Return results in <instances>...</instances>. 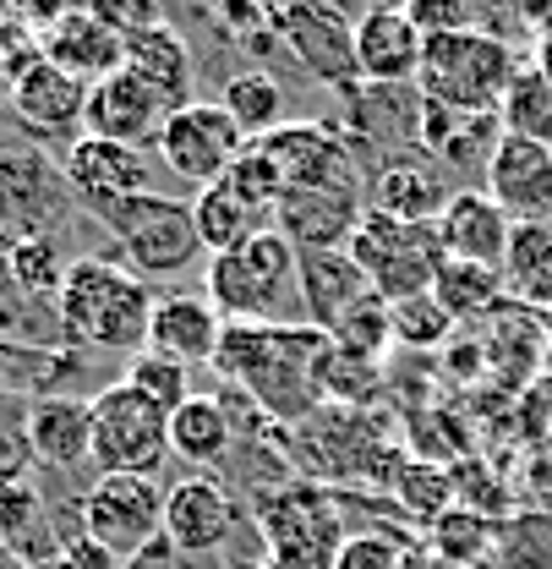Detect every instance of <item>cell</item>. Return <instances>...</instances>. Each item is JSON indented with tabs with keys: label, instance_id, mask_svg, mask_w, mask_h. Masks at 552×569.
<instances>
[{
	"label": "cell",
	"instance_id": "6da1fadb",
	"mask_svg": "<svg viewBox=\"0 0 552 569\" xmlns=\"http://www.w3.org/2000/svg\"><path fill=\"white\" fill-rule=\"evenodd\" d=\"M323 351L329 335L312 323H224L213 372L235 383L269 422L301 427L312 411H323Z\"/></svg>",
	"mask_w": 552,
	"mask_h": 569
},
{
	"label": "cell",
	"instance_id": "7a4b0ae2",
	"mask_svg": "<svg viewBox=\"0 0 552 569\" xmlns=\"http://www.w3.org/2000/svg\"><path fill=\"white\" fill-rule=\"evenodd\" d=\"M153 290L116 258H71L61 296H56V329L71 351H127L148 346Z\"/></svg>",
	"mask_w": 552,
	"mask_h": 569
},
{
	"label": "cell",
	"instance_id": "3957f363",
	"mask_svg": "<svg viewBox=\"0 0 552 569\" xmlns=\"http://www.w3.org/2000/svg\"><path fill=\"white\" fill-rule=\"evenodd\" d=\"M203 296L224 323H307L301 312V252L274 224L235 252L208 258Z\"/></svg>",
	"mask_w": 552,
	"mask_h": 569
},
{
	"label": "cell",
	"instance_id": "277c9868",
	"mask_svg": "<svg viewBox=\"0 0 552 569\" xmlns=\"http://www.w3.org/2000/svg\"><path fill=\"white\" fill-rule=\"evenodd\" d=\"M514 50L503 33L492 28H460V33H438L421 50V71H415V93L438 99L460 116H498L509 82H514Z\"/></svg>",
	"mask_w": 552,
	"mask_h": 569
},
{
	"label": "cell",
	"instance_id": "5b68a950",
	"mask_svg": "<svg viewBox=\"0 0 552 569\" xmlns=\"http://www.w3.org/2000/svg\"><path fill=\"white\" fill-rule=\"evenodd\" d=\"M252 520H258L269 559L284 569H334V553L350 537L340 493L312 477L252 493Z\"/></svg>",
	"mask_w": 552,
	"mask_h": 569
},
{
	"label": "cell",
	"instance_id": "8992f818",
	"mask_svg": "<svg viewBox=\"0 0 552 569\" xmlns=\"http://www.w3.org/2000/svg\"><path fill=\"white\" fill-rule=\"evenodd\" d=\"M99 224L116 241V263H127L138 280H175L203 252L198 224H192V203L164 198V192H142L121 209L99 213Z\"/></svg>",
	"mask_w": 552,
	"mask_h": 569
},
{
	"label": "cell",
	"instance_id": "52a82bcc",
	"mask_svg": "<svg viewBox=\"0 0 552 569\" xmlns=\"http://www.w3.org/2000/svg\"><path fill=\"white\" fill-rule=\"evenodd\" d=\"M93 466L99 477H159L170 460V411L138 395L127 378L104 383L93 400Z\"/></svg>",
	"mask_w": 552,
	"mask_h": 569
},
{
	"label": "cell",
	"instance_id": "ba28073f",
	"mask_svg": "<svg viewBox=\"0 0 552 569\" xmlns=\"http://www.w3.org/2000/svg\"><path fill=\"white\" fill-rule=\"evenodd\" d=\"M345 252L355 258V269L367 274L372 296H383L389 307L405 301V296L432 290L438 269H443V241H438L432 224H411V219H394V213H378V209L361 213Z\"/></svg>",
	"mask_w": 552,
	"mask_h": 569
},
{
	"label": "cell",
	"instance_id": "9c48e42d",
	"mask_svg": "<svg viewBox=\"0 0 552 569\" xmlns=\"http://www.w3.org/2000/svg\"><path fill=\"white\" fill-rule=\"evenodd\" d=\"M284 176V192H361L367 198V170L361 153L334 121H284L269 138H258Z\"/></svg>",
	"mask_w": 552,
	"mask_h": 569
},
{
	"label": "cell",
	"instance_id": "30bf717a",
	"mask_svg": "<svg viewBox=\"0 0 552 569\" xmlns=\"http://www.w3.org/2000/svg\"><path fill=\"white\" fill-rule=\"evenodd\" d=\"M274 39L295 56V67L318 77L323 88L355 93V17H345L334 0H279L274 6Z\"/></svg>",
	"mask_w": 552,
	"mask_h": 569
},
{
	"label": "cell",
	"instance_id": "8fae6325",
	"mask_svg": "<svg viewBox=\"0 0 552 569\" xmlns=\"http://www.w3.org/2000/svg\"><path fill=\"white\" fill-rule=\"evenodd\" d=\"M247 132L235 127V116L219 104V99H192V104H181L170 121H164V132H159V159H164V170L175 176V181H187V187H213V181H224L230 176V164L247 153Z\"/></svg>",
	"mask_w": 552,
	"mask_h": 569
},
{
	"label": "cell",
	"instance_id": "7c38bea8",
	"mask_svg": "<svg viewBox=\"0 0 552 569\" xmlns=\"http://www.w3.org/2000/svg\"><path fill=\"white\" fill-rule=\"evenodd\" d=\"M77 526L104 542L116 559H138L164 537V488L159 477H99L77 498Z\"/></svg>",
	"mask_w": 552,
	"mask_h": 569
},
{
	"label": "cell",
	"instance_id": "4fadbf2b",
	"mask_svg": "<svg viewBox=\"0 0 552 569\" xmlns=\"http://www.w3.org/2000/svg\"><path fill=\"white\" fill-rule=\"evenodd\" d=\"M61 170L33 148H0V252L33 236H56V219L67 203Z\"/></svg>",
	"mask_w": 552,
	"mask_h": 569
},
{
	"label": "cell",
	"instance_id": "5bb4252c",
	"mask_svg": "<svg viewBox=\"0 0 552 569\" xmlns=\"http://www.w3.org/2000/svg\"><path fill=\"white\" fill-rule=\"evenodd\" d=\"M170 116H175V104L153 82H142L132 67H121V71H110L104 82L88 88L82 132L88 138H104V142H127V148L148 153V142H159Z\"/></svg>",
	"mask_w": 552,
	"mask_h": 569
},
{
	"label": "cell",
	"instance_id": "9a60e30c",
	"mask_svg": "<svg viewBox=\"0 0 552 569\" xmlns=\"http://www.w3.org/2000/svg\"><path fill=\"white\" fill-rule=\"evenodd\" d=\"M61 181H67L71 198L99 219V213L121 209V203H132V198L148 192V153L82 132L67 148V159H61Z\"/></svg>",
	"mask_w": 552,
	"mask_h": 569
},
{
	"label": "cell",
	"instance_id": "2e32d148",
	"mask_svg": "<svg viewBox=\"0 0 552 569\" xmlns=\"http://www.w3.org/2000/svg\"><path fill=\"white\" fill-rule=\"evenodd\" d=\"M235 526H241V509L213 471H187L175 488H164V542L181 559L219 553L235 537Z\"/></svg>",
	"mask_w": 552,
	"mask_h": 569
},
{
	"label": "cell",
	"instance_id": "e0dca14e",
	"mask_svg": "<svg viewBox=\"0 0 552 569\" xmlns=\"http://www.w3.org/2000/svg\"><path fill=\"white\" fill-rule=\"evenodd\" d=\"M421 28L405 17L400 0H378L355 17V71L372 88H415L421 71Z\"/></svg>",
	"mask_w": 552,
	"mask_h": 569
},
{
	"label": "cell",
	"instance_id": "ac0fdd59",
	"mask_svg": "<svg viewBox=\"0 0 552 569\" xmlns=\"http://www.w3.org/2000/svg\"><path fill=\"white\" fill-rule=\"evenodd\" d=\"M482 192L498 209L514 213V219H548L552 213V148L503 132L498 148H492V159H486Z\"/></svg>",
	"mask_w": 552,
	"mask_h": 569
},
{
	"label": "cell",
	"instance_id": "d6986e66",
	"mask_svg": "<svg viewBox=\"0 0 552 569\" xmlns=\"http://www.w3.org/2000/svg\"><path fill=\"white\" fill-rule=\"evenodd\" d=\"M514 213L498 209L482 187H460L449 198V209L438 213V241H443V258H460V263H482L503 274V258H509V241H514Z\"/></svg>",
	"mask_w": 552,
	"mask_h": 569
},
{
	"label": "cell",
	"instance_id": "ffe728a7",
	"mask_svg": "<svg viewBox=\"0 0 552 569\" xmlns=\"http://www.w3.org/2000/svg\"><path fill=\"white\" fill-rule=\"evenodd\" d=\"M219 340H224V318L208 296H159L153 301V318H148V346L142 351H159L181 367H213L219 356Z\"/></svg>",
	"mask_w": 552,
	"mask_h": 569
},
{
	"label": "cell",
	"instance_id": "44dd1931",
	"mask_svg": "<svg viewBox=\"0 0 552 569\" xmlns=\"http://www.w3.org/2000/svg\"><path fill=\"white\" fill-rule=\"evenodd\" d=\"M454 187L443 176V164H432L426 153H389L372 170V198L367 209L411 219V224H438V213L449 209Z\"/></svg>",
	"mask_w": 552,
	"mask_h": 569
},
{
	"label": "cell",
	"instance_id": "7402d4cb",
	"mask_svg": "<svg viewBox=\"0 0 552 569\" xmlns=\"http://www.w3.org/2000/svg\"><path fill=\"white\" fill-rule=\"evenodd\" d=\"M367 213L361 192H284L274 209V230L295 252H340L350 247Z\"/></svg>",
	"mask_w": 552,
	"mask_h": 569
},
{
	"label": "cell",
	"instance_id": "603a6c76",
	"mask_svg": "<svg viewBox=\"0 0 552 569\" xmlns=\"http://www.w3.org/2000/svg\"><path fill=\"white\" fill-rule=\"evenodd\" d=\"M11 116L17 127H28L33 138H61V132H82V110H88V82H77L71 71L33 61L11 88Z\"/></svg>",
	"mask_w": 552,
	"mask_h": 569
},
{
	"label": "cell",
	"instance_id": "cb8c5ba5",
	"mask_svg": "<svg viewBox=\"0 0 552 569\" xmlns=\"http://www.w3.org/2000/svg\"><path fill=\"white\" fill-rule=\"evenodd\" d=\"M39 50H44V61L50 67L71 71L77 82H104L110 71L127 67V39L121 33H110L99 17H88L82 6H71L61 22H50L44 33H39Z\"/></svg>",
	"mask_w": 552,
	"mask_h": 569
},
{
	"label": "cell",
	"instance_id": "d4e9b609",
	"mask_svg": "<svg viewBox=\"0 0 552 569\" xmlns=\"http://www.w3.org/2000/svg\"><path fill=\"white\" fill-rule=\"evenodd\" d=\"M28 460L50 471H77L93 460V411L77 395H39L28 400Z\"/></svg>",
	"mask_w": 552,
	"mask_h": 569
},
{
	"label": "cell",
	"instance_id": "484cf974",
	"mask_svg": "<svg viewBox=\"0 0 552 569\" xmlns=\"http://www.w3.org/2000/svg\"><path fill=\"white\" fill-rule=\"evenodd\" d=\"M50 509L44 493L28 471H0V553H11L17 565H50L61 553V537L44 531Z\"/></svg>",
	"mask_w": 552,
	"mask_h": 569
},
{
	"label": "cell",
	"instance_id": "4316f807",
	"mask_svg": "<svg viewBox=\"0 0 552 569\" xmlns=\"http://www.w3.org/2000/svg\"><path fill=\"white\" fill-rule=\"evenodd\" d=\"M361 296H372V284L345 247L340 252H301V312L312 329L329 335Z\"/></svg>",
	"mask_w": 552,
	"mask_h": 569
},
{
	"label": "cell",
	"instance_id": "83f0119b",
	"mask_svg": "<svg viewBox=\"0 0 552 569\" xmlns=\"http://www.w3.org/2000/svg\"><path fill=\"white\" fill-rule=\"evenodd\" d=\"M235 449V411L213 395H192L187 406L170 411V455L187 460L192 471L219 466Z\"/></svg>",
	"mask_w": 552,
	"mask_h": 569
},
{
	"label": "cell",
	"instance_id": "f1b7e54d",
	"mask_svg": "<svg viewBox=\"0 0 552 569\" xmlns=\"http://www.w3.org/2000/svg\"><path fill=\"white\" fill-rule=\"evenodd\" d=\"M127 67L138 71L142 82H153L175 110H181V104H192L198 61H192V44H187L170 22L148 28V33H138V39H127Z\"/></svg>",
	"mask_w": 552,
	"mask_h": 569
},
{
	"label": "cell",
	"instance_id": "f546056e",
	"mask_svg": "<svg viewBox=\"0 0 552 569\" xmlns=\"http://www.w3.org/2000/svg\"><path fill=\"white\" fill-rule=\"evenodd\" d=\"M503 284L520 307L552 312V219H520L509 258H503Z\"/></svg>",
	"mask_w": 552,
	"mask_h": 569
},
{
	"label": "cell",
	"instance_id": "4dcf8cb0",
	"mask_svg": "<svg viewBox=\"0 0 552 569\" xmlns=\"http://www.w3.org/2000/svg\"><path fill=\"white\" fill-rule=\"evenodd\" d=\"M192 224H198L203 252L208 258H219V252H235V247H247L252 236H263L274 219L258 213L252 203H241L224 181H213V187H203V192L192 198Z\"/></svg>",
	"mask_w": 552,
	"mask_h": 569
},
{
	"label": "cell",
	"instance_id": "1f68e13d",
	"mask_svg": "<svg viewBox=\"0 0 552 569\" xmlns=\"http://www.w3.org/2000/svg\"><path fill=\"white\" fill-rule=\"evenodd\" d=\"M432 296L443 301V312L454 318V329H460V323L482 329L486 318L509 301V284H503V274H498V269L443 258V269H438V280H432Z\"/></svg>",
	"mask_w": 552,
	"mask_h": 569
},
{
	"label": "cell",
	"instance_id": "d6a6232c",
	"mask_svg": "<svg viewBox=\"0 0 552 569\" xmlns=\"http://www.w3.org/2000/svg\"><path fill=\"white\" fill-rule=\"evenodd\" d=\"M498 121L514 138H531L552 148V71L542 61H520L503 104H498Z\"/></svg>",
	"mask_w": 552,
	"mask_h": 569
},
{
	"label": "cell",
	"instance_id": "836d02e7",
	"mask_svg": "<svg viewBox=\"0 0 552 569\" xmlns=\"http://www.w3.org/2000/svg\"><path fill=\"white\" fill-rule=\"evenodd\" d=\"M394 503H400V515L415 520V526H432L438 515H449L454 503H460V488H454V466H443V460H426V455H411L405 466H400V477H394Z\"/></svg>",
	"mask_w": 552,
	"mask_h": 569
},
{
	"label": "cell",
	"instance_id": "e575fe53",
	"mask_svg": "<svg viewBox=\"0 0 552 569\" xmlns=\"http://www.w3.org/2000/svg\"><path fill=\"white\" fill-rule=\"evenodd\" d=\"M219 104L235 116V127H241L252 142L269 138L274 127H284V88H279V77H269V71H258V67L230 71Z\"/></svg>",
	"mask_w": 552,
	"mask_h": 569
},
{
	"label": "cell",
	"instance_id": "d590c367",
	"mask_svg": "<svg viewBox=\"0 0 552 569\" xmlns=\"http://www.w3.org/2000/svg\"><path fill=\"white\" fill-rule=\"evenodd\" d=\"M482 569H552V509L503 515Z\"/></svg>",
	"mask_w": 552,
	"mask_h": 569
},
{
	"label": "cell",
	"instance_id": "8d00e7d4",
	"mask_svg": "<svg viewBox=\"0 0 552 569\" xmlns=\"http://www.w3.org/2000/svg\"><path fill=\"white\" fill-rule=\"evenodd\" d=\"M492 537H498V520L482 509H465V503H454L449 515H438L426 526V548L460 569H482L486 553H492Z\"/></svg>",
	"mask_w": 552,
	"mask_h": 569
},
{
	"label": "cell",
	"instance_id": "74e56055",
	"mask_svg": "<svg viewBox=\"0 0 552 569\" xmlns=\"http://www.w3.org/2000/svg\"><path fill=\"white\" fill-rule=\"evenodd\" d=\"M0 269H6V280L17 284L28 301H56L71 263L61 258V241H56V236H33V241L6 247V252H0Z\"/></svg>",
	"mask_w": 552,
	"mask_h": 569
},
{
	"label": "cell",
	"instance_id": "f35d334b",
	"mask_svg": "<svg viewBox=\"0 0 552 569\" xmlns=\"http://www.w3.org/2000/svg\"><path fill=\"white\" fill-rule=\"evenodd\" d=\"M318 383H323V400L350 406V411H367V406L383 395V361L355 356V351H340V346L329 340L323 367H318Z\"/></svg>",
	"mask_w": 552,
	"mask_h": 569
},
{
	"label": "cell",
	"instance_id": "ab89813d",
	"mask_svg": "<svg viewBox=\"0 0 552 569\" xmlns=\"http://www.w3.org/2000/svg\"><path fill=\"white\" fill-rule=\"evenodd\" d=\"M389 323H394V351H449L454 346V318L443 312V301L432 290L394 301Z\"/></svg>",
	"mask_w": 552,
	"mask_h": 569
},
{
	"label": "cell",
	"instance_id": "60d3db41",
	"mask_svg": "<svg viewBox=\"0 0 552 569\" xmlns=\"http://www.w3.org/2000/svg\"><path fill=\"white\" fill-rule=\"evenodd\" d=\"M329 340L340 346V351H355V356H372V361H383V356L394 351V323H389V301L383 296H361L355 307H350L345 318L329 329Z\"/></svg>",
	"mask_w": 552,
	"mask_h": 569
},
{
	"label": "cell",
	"instance_id": "b9f144b4",
	"mask_svg": "<svg viewBox=\"0 0 552 569\" xmlns=\"http://www.w3.org/2000/svg\"><path fill=\"white\" fill-rule=\"evenodd\" d=\"M121 378L138 395H148L153 406H164V411H175V406L192 400V367H181V361H170V356H159V351L127 356V372Z\"/></svg>",
	"mask_w": 552,
	"mask_h": 569
},
{
	"label": "cell",
	"instance_id": "7bdbcfd3",
	"mask_svg": "<svg viewBox=\"0 0 552 569\" xmlns=\"http://www.w3.org/2000/svg\"><path fill=\"white\" fill-rule=\"evenodd\" d=\"M224 187H230L241 203H252L258 213H269V219H274L279 198H284V176H279V164L263 153V148H258V142H247V153L230 164Z\"/></svg>",
	"mask_w": 552,
	"mask_h": 569
},
{
	"label": "cell",
	"instance_id": "ee69618b",
	"mask_svg": "<svg viewBox=\"0 0 552 569\" xmlns=\"http://www.w3.org/2000/svg\"><path fill=\"white\" fill-rule=\"evenodd\" d=\"M415 542L405 531L372 526V531H350L345 548L334 553V569H405V553Z\"/></svg>",
	"mask_w": 552,
	"mask_h": 569
},
{
	"label": "cell",
	"instance_id": "f6af8a7d",
	"mask_svg": "<svg viewBox=\"0 0 552 569\" xmlns=\"http://www.w3.org/2000/svg\"><path fill=\"white\" fill-rule=\"evenodd\" d=\"M33 61H44V50H39V33H33L22 17L0 11V99H11L17 77L33 67Z\"/></svg>",
	"mask_w": 552,
	"mask_h": 569
},
{
	"label": "cell",
	"instance_id": "bcb514c9",
	"mask_svg": "<svg viewBox=\"0 0 552 569\" xmlns=\"http://www.w3.org/2000/svg\"><path fill=\"white\" fill-rule=\"evenodd\" d=\"M82 11L99 17V22H104L110 33H121V39H138V33L164 22V0H82Z\"/></svg>",
	"mask_w": 552,
	"mask_h": 569
},
{
	"label": "cell",
	"instance_id": "7dc6e473",
	"mask_svg": "<svg viewBox=\"0 0 552 569\" xmlns=\"http://www.w3.org/2000/svg\"><path fill=\"white\" fill-rule=\"evenodd\" d=\"M400 6H405V17L421 28V39L476 28V0H400Z\"/></svg>",
	"mask_w": 552,
	"mask_h": 569
},
{
	"label": "cell",
	"instance_id": "c3c4849f",
	"mask_svg": "<svg viewBox=\"0 0 552 569\" xmlns=\"http://www.w3.org/2000/svg\"><path fill=\"white\" fill-rule=\"evenodd\" d=\"M56 565H61V569H121V559H116L104 542H93L88 531H77V537H67V542H61Z\"/></svg>",
	"mask_w": 552,
	"mask_h": 569
},
{
	"label": "cell",
	"instance_id": "681fc988",
	"mask_svg": "<svg viewBox=\"0 0 552 569\" xmlns=\"http://www.w3.org/2000/svg\"><path fill=\"white\" fill-rule=\"evenodd\" d=\"M520 509H552V449L525 466V477H520Z\"/></svg>",
	"mask_w": 552,
	"mask_h": 569
},
{
	"label": "cell",
	"instance_id": "f907efd6",
	"mask_svg": "<svg viewBox=\"0 0 552 569\" xmlns=\"http://www.w3.org/2000/svg\"><path fill=\"white\" fill-rule=\"evenodd\" d=\"M405 569H460V565H449L443 553H432L426 542H415L411 553H405Z\"/></svg>",
	"mask_w": 552,
	"mask_h": 569
},
{
	"label": "cell",
	"instance_id": "816d5d0a",
	"mask_svg": "<svg viewBox=\"0 0 552 569\" xmlns=\"http://www.w3.org/2000/svg\"><path fill=\"white\" fill-rule=\"evenodd\" d=\"M536 61H542V67L552 71V28H548V33H542V39H536Z\"/></svg>",
	"mask_w": 552,
	"mask_h": 569
},
{
	"label": "cell",
	"instance_id": "f5cc1de1",
	"mask_svg": "<svg viewBox=\"0 0 552 569\" xmlns=\"http://www.w3.org/2000/svg\"><path fill=\"white\" fill-rule=\"evenodd\" d=\"M542 323H548V351H552V312H542Z\"/></svg>",
	"mask_w": 552,
	"mask_h": 569
},
{
	"label": "cell",
	"instance_id": "db71d44e",
	"mask_svg": "<svg viewBox=\"0 0 552 569\" xmlns=\"http://www.w3.org/2000/svg\"><path fill=\"white\" fill-rule=\"evenodd\" d=\"M269 569H284V565H269Z\"/></svg>",
	"mask_w": 552,
	"mask_h": 569
}]
</instances>
